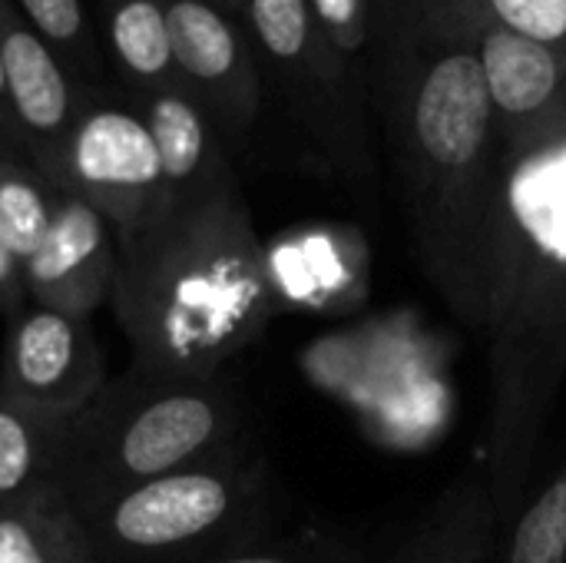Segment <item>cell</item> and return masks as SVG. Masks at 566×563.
I'll return each mask as SVG.
<instances>
[{
	"mask_svg": "<svg viewBox=\"0 0 566 563\" xmlns=\"http://www.w3.org/2000/svg\"><path fill=\"white\" fill-rule=\"evenodd\" d=\"M259 488L255 465L229 448L76 514L93 563H199L245 544Z\"/></svg>",
	"mask_w": 566,
	"mask_h": 563,
	"instance_id": "obj_4",
	"label": "cell"
},
{
	"mask_svg": "<svg viewBox=\"0 0 566 563\" xmlns=\"http://www.w3.org/2000/svg\"><path fill=\"white\" fill-rule=\"evenodd\" d=\"M169 43L179 83L226 126L249 123L255 110V80L242 40L212 0H169Z\"/></svg>",
	"mask_w": 566,
	"mask_h": 563,
	"instance_id": "obj_9",
	"label": "cell"
},
{
	"mask_svg": "<svg viewBox=\"0 0 566 563\" xmlns=\"http://www.w3.org/2000/svg\"><path fill=\"white\" fill-rule=\"evenodd\" d=\"M315 7H318V13H322L325 20H332L335 27L348 23V20L358 13V0H315Z\"/></svg>",
	"mask_w": 566,
	"mask_h": 563,
	"instance_id": "obj_24",
	"label": "cell"
},
{
	"mask_svg": "<svg viewBox=\"0 0 566 563\" xmlns=\"http://www.w3.org/2000/svg\"><path fill=\"white\" fill-rule=\"evenodd\" d=\"M63 428L66 425L0 398V508L53 481Z\"/></svg>",
	"mask_w": 566,
	"mask_h": 563,
	"instance_id": "obj_15",
	"label": "cell"
},
{
	"mask_svg": "<svg viewBox=\"0 0 566 563\" xmlns=\"http://www.w3.org/2000/svg\"><path fill=\"white\" fill-rule=\"evenodd\" d=\"M216 7H245V0H212Z\"/></svg>",
	"mask_w": 566,
	"mask_h": 563,
	"instance_id": "obj_25",
	"label": "cell"
},
{
	"mask_svg": "<svg viewBox=\"0 0 566 563\" xmlns=\"http://www.w3.org/2000/svg\"><path fill=\"white\" fill-rule=\"evenodd\" d=\"M0 153L10 156H23V139L13 119V106H10V93H7V76H3V63H0ZM27 159V156H23Z\"/></svg>",
	"mask_w": 566,
	"mask_h": 563,
	"instance_id": "obj_23",
	"label": "cell"
},
{
	"mask_svg": "<svg viewBox=\"0 0 566 563\" xmlns=\"http://www.w3.org/2000/svg\"><path fill=\"white\" fill-rule=\"evenodd\" d=\"M116 262L119 242L113 226L90 202L60 192L46 239L23 262L27 299L60 312L93 315L113 299Z\"/></svg>",
	"mask_w": 566,
	"mask_h": 563,
	"instance_id": "obj_8",
	"label": "cell"
},
{
	"mask_svg": "<svg viewBox=\"0 0 566 563\" xmlns=\"http://www.w3.org/2000/svg\"><path fill=\"white\" fill-rule=\"evenodd\" d=\"M50 186L90 202L113 226L116 242H126L153 219L166 202L163 163L129 96L113 100L83 86Z\"/></svg>",
	"mask_w": 566,
	"mask_h": 563,
	"instance_id": "obj_5",
	"label": "cell"
},
{
	"mask_svg": "<svg viewBox=\"0 0 566 563\" xmlns=\"http://www.w3.org/2000/svg\"><path fill=\"white\" fill-rule=\"evenodd\" d=\"M235 402L216 375L143 378L129 372L66 421L50 484L73 511H83L235 448Z\"/></svg>",
	"mask_w": 566,
	"mask_h": 563,
	"instance_id": "obj_3",
	"label": "cell"
},
{
	"mask_svg": "<svg viewBox=\"0 0 566 563\" xmlns=\"http://www.w3.org/2000/svg\"><path fill=\"white\" fill-rule=\"evenodd\" d=\"M245 13L259 43L275 60H298L308 46L312 13L308 0H245Z\"/></svg>",
	"mask_w": 566,
	"mask_h": 563,
	"instance_id": "obj_19",
	"label": "cell"
},
{
	"mask_svg": "<svg viewBox=\"0 0 566 563\" xmlns=\"http://www.w3.org/2000/svg\"><path fill=\"white\" fill-rule=\"evenodd\" d=\"M106 53L133 93L179 83L169 43V0H99Z\"/></svg>",
	"mask_w": 566,
	"mask_h": 563,
	"instance_id": "obj_12",
	"label": "cell"
},
{
	"mask_svg": "<svg viewBox=\"0 0 566 563\" xmlns=\"http://www.w3.org/2000/svg\"><path fill=\"white\" fill-rule=\"evenodd\" d=\"M0 563H93L80 514L53 484L0 508Z\"/></svg>",
	"mask_w": 566,
	"mask_h": 563,
	"instance_id": "obj_11",
	"label": "cell"
},
{
	"mask_svg": "<svg viewBox=\"0 0 566 563\" xmlns=\"http://www.w3.org/2000/svg\"><path fill=\"white\" fill-rule=\"evenodd\" d=\"M0 63L23 156L50 179L86 83L66 70L17 0H0Z\"/></svg>",
	"mask_w": 566,
	"mask_h": 563,
	"instance_id": "obj_7",
	"label": "cell"
},
{
	"mask_svg": "<svg viewBox=\"0 0 566 563\" xmlns=\"http://www.w3.org/2000/svg\"><path fill=\"white\" fill-rule=\"evenodd\" d=\"M199 563H315L308 554H302L298 548H262V551H249V548H239V551H229V554H219V557H209V561Z\"/></svg>",
	"mask_w": 566,
	"mask_h": 563,
	"instance_id": "obj_22",
	"label": "cell"
},
{
	"mask_svg": "<svg viewBox=\"0 0 566 563\" xmlns=\"http://www.w3.org/2000/svg\"><path fill=\"white\" fill-rule=\"evenodd\" d=\"M27 305V285H23V269L17 256L10 252L3 232H0V312L10 319Z\"/></svg>",
	"mask_w": 566,
	"mask_h": 563,
	"instance_id": "obj_21",
	"label": "cell"
},
{
	"mask_svg": "<svg viewBox=\"0 0 566 563\" xmlns=\"http://www.w3.org/2000/svg\"><path fill=\"white\" fill-rule=\"evenodd\" d=\"M481 66L488 76L494 110H501L511 119L541 113L560 86V63L551 53V46L521 37L507 27L491 30L484 37Z\"/></svg>",
	"mask_w": 566,
	"mask_h": 563,
	"instance_id": "obj_13",
	"label": "cell"
},
{
	"mask_svg": "<svg viewBox=\"0 0 566 563\" xmlns=\"http://www.w3.org/2000/svg\"><path fill=\"white\" fill-rule=\"evenodd\" d=\"M501 23L537 43L566 40V0H491Z\"/></svg>",
	"mask_w": 566,
	"mask_h": 563,
	"instance_id": "obj_20",
	"label": "cell"
},
{
	"mask_svg": "<svg viewBox=\"0 0 566 563\" xmlns=\"http://www.w3.org/2000/svg\"><path fill=\"white\" fill-rule=\"evenodd\" d=\"M507 563H566V468L511 521Z\"/></svg>",
	"mask_w": 566,
	"mask_h": 563,
	"instance_id": "obj_17",
	"label": "cell"
},
{
	"mask_svg": "<svg viewBox=\"0 0 566 563\" xmlns=\"http://www.w3.org/2000/svg\"><path fill=\"white\" fill-rule=\"evenodd\" d=\"M27 20L40 30V37L56 50L66 70L80 80L96 66V43L90 30V17L83 0H17Z\"/></svg>",
	"mask_w": 566,
	"mask_h": 563,
	"instance_id": "obj_18",
	"label": "cell"
},
{
	"mask_svg": "<svg viewBox=\"0 0 566 563\" xmlns=\"http://www.w3.org/2000/svg\"><path fill=\"white\" fill-rule=\"evenodd\" d=\"M494 524L497 511L488 484H464L388 563H491Z\"/></svg>",
	"mask_w": 566,
	"mask_h": 563,
	"instance_id": "obj_14",
	"label": "cell"
},
{
	"mask_svg": "<svg viewBox=\"0 0 566 563\" xmlns=\"http://www.w3.org/2000/svg\"><path fill=\"white\" fill-rule=\"evenodd\" d=\"M106 358L90 315L30 302L7 319L0 398L50 421H73L106 388Z\"/></svg>",
	"mask_w": 566,
	"mask_h": 563,
	"instance_id": "obj_6",
	"label": "cell"
},
{
	"mask_svg": "<svg viewBox=\"0 0 566 563\" xmlns=\"http://www.w3.org/2000/svg\"><path fill=\"white\" fill-rule=\"evenodd\" d=\"M129 100L146 119L149 136L156 143L166 199H189L229 179L212 143L209 113L182 83L129 93Z\"/></svg>",
	"mask_w": 566,
	"mask_h": 563,
	"instance_id": "obj_10",
	"label": "cell"
},
{
	"mask_svg": "<svg viewBox=\"0 0 566 563\" xmlns=\"http://www.w3.org/2000/svg\"><path fill=\"white\" fill-rule=\"evenodd\" d=\"M109 302L133 348V375L212 378L242 352L265 329L275 292L232 179L166 199L119 242Z\"/></svg>",
	"mask_w": 566,
	"mask_h": 563,
	"instance_id": "obj_1",
	"label": "cell"
},
{
	"mask_svg": "<svg viewBox=\"0 0 566 563\" xmlns=\"http://www.w3.org/2000/svg\"><path fill=\"white\" fill-rule=\"evenodd\" d=\"M56 196L60 189L50 186V179L36 173L23 156L0 153V232L20 269L50 232Z\"/></svg>",
	"mask_w": 566,
	"mask_h": 563,
	"instance_id": "obj_16",
	"label": "cell"
},
{
	"mask_svg": "<svg viewBox=\"0 0 566 563\" xmlns=\"http://www.w3.org/2000/svg\"><path fill=\"white\" fill-rule=\"evenodd\" d=\"M484 325L494 385L488 491L511 528L566 378V143L521 163L497 199Z\"/></svg>",
	"mask_w": 566,
	"mask_h": 563,
	"instance_id": "obj_2",
	"label": "cell"
}]
</instances>
